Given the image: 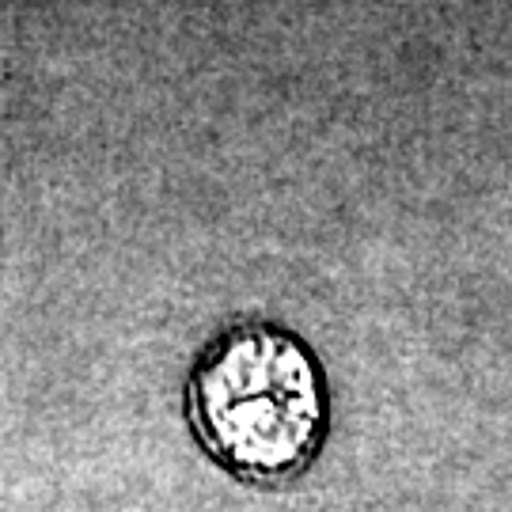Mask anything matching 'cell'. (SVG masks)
Instances as JSON below:
<instances>
[{"label":"cell","mask_w":512,"mask_h":512,"mask_svg":"<svg viewBox=\"0 0 512 512\" xmlns=\"http://www.w3.org/2000/svg\"><path fill=\"white\" fill-rule=\"evenodd\" d=\"M190 418L213 456L251 482L308 467L323 440V387L308 349L270 327H239L202 357Z\"/></svg>","instance_id":"obj_1"}]
</instances>
